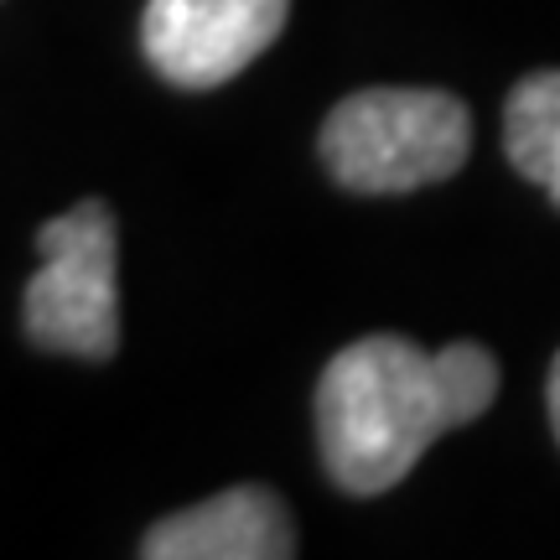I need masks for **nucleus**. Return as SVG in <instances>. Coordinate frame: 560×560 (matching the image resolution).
<instances>
[{
  "mask_svg": "<svg viewBox=\"0 0 560 560\" xmlns=\"http://www.w3.org/2000/svg\"><path fill=\"white\" fill-rule=\"evenodd\" d=\"M291 0H145L140 47L166 83L219 89L285 32Z\"/></svg>",
  "mask_w": 560,
  "mask_h": 560,
  "instance_id": "obj_4",
  "label": "nucleus"
},
{
  "mask_svg": "<svg viewBox=\"0 0 560 560\" xmlns=\"http://www.w3.org/2000/svg\"><path fill=\"white\" fill-rule=\"evenodd\" d=\"M493 395L499 363L478 342H452L441 353H425L395 332L348 342L317 384L327 478L359 499H374L395 488L436 436L478 420Z\"/></svg>",
  "mask_w": 560,
  "mask_h": 560,
  "instance_id": "obj_1",
  "label": "nucleus"
},
{
  "mask_svg": "<svg viewBox=\"0 0 560 560\" xmlns=\"http://www.w3.org/2000/svg\"><path fill=\"white\" fill-rule=\"evenodd\" d=\"M550 425H556V441H560V353H556V369H550Z\"/></svg>",
  "mask_w": 560,
  "mask_h": 560,
  "instance_id": "obj_7",
  "label": "nucleus"
},
{
  "mask_svg": "<svg viewBox=\"0 0 560 560\" xmlns=\"http://www.w3.org/2000/svg\"><path fill=\"white\" fill-rule=\"evenodd\" d=\"M145 560H285L296 556V524L285 503L260 488H223L213 499L166 514L140 540Z\"/></svg>",
  "mask_w": 560,
  "mask_h": 560,
  "instance_id": "obj_5",
  "label": "nucleus"
},
{
  "mask_svg": "<svg viewBox=\"0 0 560 560\" xmlns=\"http://www.w3.org/2000/svg\"><path fill=\"white\" fill-rule=\"evenodd\" d=\"M115 213L100 198L73 202L42 223V270L26 280V332L47 353L104 363L120 348L115 301Z\"/></svg>",
  "mask_w": 560,
  "mask_h": 560,
  "instance_id": "obj_3",
  "label": "nucleus"
},
{
  "mask_svg": "<svg viewBox=\"0 0 560 560\" xmlns=\"http://www.w3.org/2000/svg\"><path fill=\"white\" fill-rule=\"evenodd\" d=\"M472 151V115L441 89H363L327 115L322 161L338 187L395 198L457 177Z\"/></svg>",
  "mask_w": 560,
  "mask_h": 560,
  "instance_id": "obj_2",
  "label": "nucleus"
},
{
  "mask_svg": "<svg viewBox=\"0 0 560 560\" xmlns=\"http://www.w3.org/2000/svg\"><path fill=\"white\" fill-rule=\"evenodd\" d=\"M503 151L514 172L560 208V73H529L503 104Z\"/></svg>",
  "mask_w": 560,
  "mask_h": 560,
  "instance_id": "obj_6",
  "label": "nucleus"
}]
</instances>
